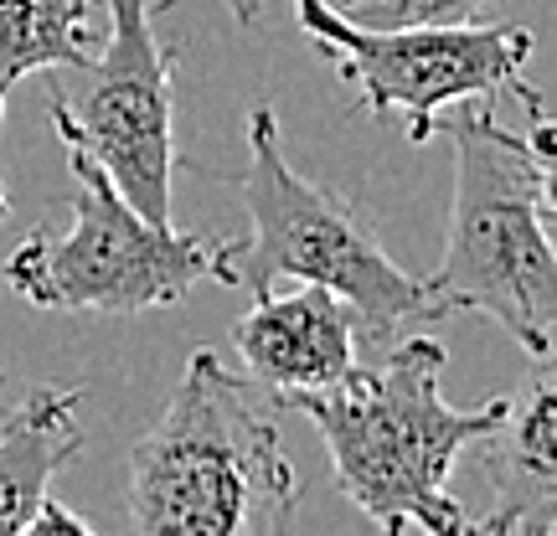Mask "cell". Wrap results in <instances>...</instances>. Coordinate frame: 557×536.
Here are the masks:
<instances>
[{
    "label": "cell",
    "instance_id": "6da1fadb",
    "mask_svg": "<svg viewBox=\"0 0 557 536\" xmlns=\"http://www.w3.org/2000/svg\"><path fill=\"white\" fill-rule=\"evenodd\" d=\"M527 129L500 124L491 99H459L434 120L455 150V207L444 259L423 278L429 320L491 315L532 361L553 357L557 331V150L553 114L532 83L517 88Z\"/></svg>",
    "mask_w": 557,
    "mask_h": 536
},
{
    "label": "cell",
    "instance_id": "7a4b0ae2",
    "mask_svg": "<svg viewBox=\"0 0 557 536\" xmlns=\"http://www.w3.org/2000/svg\"><path fill=\"white\" fill-rule=\"evenodd\" d=\"M444 346L434 336H408L372 372H351L325 392H299L278 413H305L325 438L331 475L382 536H459L465 506L449 496L459 454L491 434L506 398L485 408H455L438 392Z\"/></svg>",
    "mask_w": 557,
    "mask_h": 536
},
{
    "label": "cell",
    "instance_id": "3957f363",
    "mask_svg": "<svg viewBox=\"0 0 557 536\" xmlns=\"http://www.w3.org/2000/svg\"><path fill=\"white\" fill-rule=\"evenodd\" d=\"M295 500L274 402L218 351H197L129 454L135 536H278Z\"/></svg>",
    "mask_w": 557,
    "mask_h": 536
},
{
    "label": "cell",
    "instance_id": "277c9868",
    "mask_svg": "<svg viewBox=\"0 0 557 536\" xmlns=\"http://www.w3.org/2000/svg\"><path fill=\"white\" fill-rule=\"evenodd\" d=\"M233 186L253 227L248 238H227V284L248 295L274 289L278 278L320 284L351 304L367 340H393L398 325L429 320L423 278L393 263V253L361 227L346 201L284 160L274 103H253L248 171Z\"/></svg>",
    "mask_w": 557,
    "mask_h": 536
},
{
    "label": "cell",
    "instance_id": "5b68a950",
    "mask_svg": "<svg viewBox=\"0 0 557 536\" xmlns=\"http://www.w3.org/2000/svg\"><path fill=\"white\" fill-rule=\"evenodd\" d=\"M58 139L73 165V227H37L5 259V284L26 304L62 315H145L186 299L201 278L227 284V242L145 222L67 124H58Z\"/></svg>",
    "mask_w": 557,
    "mask_h": 536
},
{
    "label": "cell",
    "instance_id": "8992f818",
    "mask_svg": "<svg viewBox=\"0 0 557 536\" xmlns=\"http://www.w3.org/2000/svg\"><path fill=\"white\" fill-rule=\"evenodd\" d=\"M295 16L320 58L341 73L357 109L393 120L413 145L434 139V120L459 99L517 94L532 58V32L511 21H465V26H357L331 0H295Z\"/></svg>",
    "mask_w": 557,
    "mask_h": 536
},
{
    "label": "cell",
    "instance_id": "52a82bcc",
    "mask_svg": "<svg viewBox=\"0 0 557 536\" xmlns=\"http://www.w3.org/2000/svg\"><path fill=\"white\" fill-rule=\"evenodd\" d=\"M176 41H156L150 0H109V41L94 58V88L83 109L47 94L52 124H67L88 145L129 207L156 227H171V176H176Z\"/></svg>",
    "mask_w": 557,
    "mask_h": 536
},
{
    "label": "cell",
    "instance_id": "ba28073f",
    "mask_svg": "<svg viewBox=\"0 0 557 536\" xmlns=\"http://www.w3.org/2000/svg\"><path fill=\"white\" fill-rule=\"evenodd\" d=\"M361 325L351 304L320 284H299L289 295L263 289L253 310L233 325V351L248 366V382L269 392V402H289L299 392H325L357 372Z\"/></svg>",
    "mask_w": 557,
    "mask_h": 536
},
{
    "label": "cell",
    "instance_id": "9c48e42d",
    "mask_svg": "<svg viewBox=\"0 0 557 536\" xmlns=\"http://www.w3.org/2000/svg\"><path fill=\"white\" fill-rule=\"evenodd\" d=\"M480 459L496 485V506L485 521L496 526H527L553 532L557 526V392L547 377V361H537V377L527 398L511 402L491 434L475 438Z\"/></svg>",
    "mask_w": 557,
    "mask_h": 536
},
{
    "label": "cell",
    "instance_id": "30bf717a",
    "mask_svg": "<svg viewBox=\"0 0 557 536\" xmlns=\"http://www.w3.org/2000/svg\"><path fill=\"white\" fill-rule=\"evenodd\" d=\"M83 387H37L0 423V536H21L83 449Z\"/></svg>",
    "mask_w": 557,
    "mask_h": 536
},
{
    "label": "cell",
    "instance_id": "8fae6325",
    "mask_svg": "<svg viewBox=\"0 0 557 536\" xmlns=\"http://www.w3.org/2000/svg\"><path fill=\"white\" fill-rule=\"evenodd\" d=\"M88 0H0V83L94 62Z\"/></svg>",
    "mask_w": 557,
    "mask_h": 536
},
{
    "label": "cell",
    "instance_id": "7c38bea8",
    "mask_svg": "<svg viewBox=\"0 0 557 536\" xmlns=\"http://www.w3.org/2000/svg\"><path fill=\"white\" fill-rule=\"evenodd\" d=\"M346 21L357 26H465V21H485L506 0H331Z\"/></svg>",
    "mask_w": 557,
    "mask_h": 536
},
{
    "label": "cell",
    "instance_id": "4fadbf2b",
    "mask_svg": "<svg viewBox=\"0 0 557 536\" xmlns=\"http://www.w3.org/2000/svg\"><path fill=\"white\" fill-rule=\"evenodd\" d=\"M21 536H99V532H94V526H88L78 511H67L62 500L47 496L37 506V516L26 521V532H21Z\"/></svg>",
    "mask_w": 557,
    "mask_h": 536
},
{
    "label": "cell",
    "instance_id": "5bb4252c",
    "mask_svg": "<svg viewBox=\"0 0 557 536\" xmlns=\"http://www.w3.org/2000/svg\"><path fill=\"white\" fill-rule=\"evenodd\" d=\"M459 536H553V532H527V526H496V521H465V532Z\"/></svg>",
    "mask_w": 557,
    "mask_h": 536
},
{
    "label": "cell",
    "instance_id": "9a60e30c",
    "mask_svg": "<svg viewBox=\"0 0 557 536\" xmlns=\"http://www.w3.org/2000/svg\"><path fill=\"white\" fill-rule=\"evenodd\" d=\"M227 11L238 16V26H253V21H259V11H263V0H227Z\"/></svg>",
    "mask_w": 557,
    "mask_h": 536
},
{
    "label": "cell",
    "instance_id": "2e32d148",
    "mask_svg": "<svg viewBox=\"0 0 557 536\" xmlns=\"http://www.w3.org/2000/svg\"><path fill=\"white\" fill-rule=\"evenodd\" d=\"M5 94H11V83H0V124H5ZM0 217H5V191H0Z\"/></svg>",
    "mask_w": 557,
    "mask_h": 536
},
{
    "label": "cell",
    "instance_id": "e0dca14e",
    "mask_svg": "<svg viewBox=\"0 0 557 536\" xmlns=\"http://www.w3.org/2000/svg\"><path fill=\"white\" fill-rule=\"evenodd\" d=\"M0 387H5V366H0Z\"/></svg>",
    "mask_w": 557,
    "mask_h": 536
}]
</instances>
